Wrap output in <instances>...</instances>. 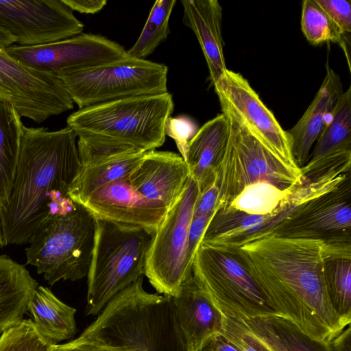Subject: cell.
<instances>
[{
  "label": "cell",
  "mask_w": 351,
  "mask_h": 351,
  "mask_svg": "<svg viewBox=\"0 0 351 351\" xmlns=\"http://www.w3.org/2000/svg\"><path fill=\"white\" fill-rule=\"evenodd\" d=\"M235 247L280 316L326 343L345 328L330 304L326 285L329 241L271 232Z\"/></svg>",
  "instance_id": "obj_1"
},
{
  "label": "cell",
  "mask_w": 351,
  "mask_h": 351,
  "mask_svg": "<svg viewBox=\"0 0 351 351\" xmlns=\"http://www.w3.org/2000/svg\"><path fill=\"white\" fill-rule=\"evenodd\" d=\"M77 136L69 127L50 131L23 127L11 193L0 207L5 246L29 243L49 215V195H68L80 163Z\"/></svg>",
  "instance_id": "obj_2"
},
{
  "label": "cell",
  "mask_w": 351,
  "mask_h": 351,
  "mask_svg": "<svg viewBox=\"0 0 351 351\" xmlns=\"http://www.w3.org/2000/svg\"><path fill=\"white\" fill-rule=\"evenodd\" d=\"M173 108L172 95L167 92L104 102L72 113L66 123L78 137L80 165L161 147Z\"/></svg>",
  "instance_id": "obj_3"
},
{
  "label": "cell",
  "mask_w": 351,
  "mask_h": 351,
  "mask_svg": "<svg viewBox=\"0 0 351 351\" xmlns=\"http://www.w3.org/2000/svg\"><path fill=\"white\" fill-rule=\"evenodd\" d=\"M80 337L125 351H186L171 297L145 291L143 276L112 298Z\"/></svg>",
  "instance_id": "obj_4"
},
{
  "label": "cell",
  "mask_w": 351,
  "mask_h": 351,
  "mask_svg": "<svg viewBox=\"0 0 351 351\" xmlns=\"http://www.w3.org/2000/svg\"><path fill=\"white\" fill-rule=\"evenodd\" d=\"M96 223L92 213L73 201L39 226L26 248V263L50 285L84 278L91 262Z\"/></svg>",
  "instance_id": "obj_5"
},
{
  "label": "cell",
  "mask_w": 351,
  "mask_h": 351,
  "mask_svg": "<svg viewBox=\"0 0 351 351\" xmlns=\"http://www.w3.org/2000/svg\"><path fill=\"white\" fill-rule=\"evenodd\" d=\"M154 233L97 219L85 314H99L117 293L142 277Z\"/></svg>",
  "instance_id": "obj_6"
},
{
  "label": "cell",
  "mask_w": 351,
  "mask_h": 351,
  "mask_svg": "<svg viewBox=\"0 0 351 351\" xmlns=\"http://www.w3.org/2000/svg\"><path fill=\"white\" fill-rule=\"evenodd\" d=\"M223 114L228 121L229 136L215 173L219 191L216 208L226 206L248 188L273 184L290 191L302 183L300 169L284 162L243 123Z\"/></svg>",
  "instance_id": "obj_7"
},
{
  "label": "cell",
  "mask_w": 351,
  "mask_h": 351,
  "mask_svg": "<svg viewBox=\"0 0 351 351\" xmlns=\"http://www.w3.org/2000/svg\"><path fill=\"white\" fill-rule=\"evenodd\" d=\"M192 273L226 316L239 320L280 316L248 272L235 247L202 241L194 255Z\"/></svg>",
  "instance_id": "obj_8"
},
{
  "label": "cell",
  "mask_w": 351,
  "mask_h": 351,
  "mask_svg": "<svg viewBox=\"0 0 351 351\" xmlns=\"http://www.w3.org/2000/svg\"><path fill=\"white\" fill-rule=\"evenodd\" d=\"M167 66L126 57L115 62L58 74L79 109L126 97L167 91Z\"/></svg>",
  "instance_id": "obj_9"
},
{
  "label": "cell",
  "mask_w": 351,
  "mask_h": 351,
  "mask_svg": "<svg viewBox=\"0 0 351 351\" xmlns=\"http://www.w3.org/2000/svg\"><path fill=\"white\" fill-rule=\"evenodd\" d=\"M199 193V185L190 175L180 196L153 234L144 274L159 294L174 296L192 273L188 236Z\"/></svg>",
  "instance_id": "obj_10"
},
{
  "label": "cell",
  "mask_w": 351,
  "mask_h": 351,
  "mask_svg": "<svg viewBox=\"0 0 351 351\" xmlns=\"http://www.w3.org/2000/svg\"><path fill=\"white\" fill-rule=\"evenodd\" d=\"M4 49H0V99L13 104L21 117L36 123L73 108L58 74L26 66Z\"/></svg>",
  "instance_id": "obj_11"
},
{
  "label": "cell",
  "mask_w": 351,
  "mask_h": 351,
  "mask_svg": "<svg viewBox=\"0 0 351 351\" xmlns=\"http://www.w3.org/2000/svg\"><path fill=\"white\" fill-rule=\"evenodd\" d=\"M4 51L26 66L57 74L102 65L127 56V51L120 44L101 35L83 33L41 45H12Z\"/></svg>",
  "instance_id": "obj_12"
},
{
  "label": "cell",
  "mask_w": 351,
  "mask_h": 351,
  "mask_svg": "<svg viewBox=\"0 0 351 351\" xmlns=\"http://www.w3.org/2000/svg\"><path fill=\"white\" fill-rule=\"evenodd\" d=\"M213 86L222 112L243 123L284 162L300 169L293 160L287 132L242 75L227 69Z\"/></svg>",
  "instance_id": "obj_13"
},
{
  "label": "cell",
  "mask_w": 351,
  "mask_h": 351,
  "mask_svg": "<svg viewBox=\"0 0 351 351\" xmlns=\"http://www.w3.org/2000/svg\"><path fill=\"white\" fill-rule=\"evenodd\" d=\"M0 27L18 45L36 46L80 34L83 23L63 0L0 1Z\"/></svg>",
  "instance_id": "obj_14"
},
{
  "label": "cell",
  "mask_w": 351,
  "mask_h": 351,
  "mask_svg": "<svg viewBox=\"0 0 351 351\" xmlns=\"http://www.w3.org/2000/svg\"><path fill=\"white\" fill-rule=\"evenodd\" d=\"M350 178L307 203L274 233L328 241H350Z\"/></svg>",
  "instance_id": "obj_15"
},
{
  "label": "cell",
  "mask_w": 351,
  "mask_h": 351,
  "mask_svg": "<svg viewBox=\"0 0 351 351\" xmlns=\"http://www.w3.org/2000/svg\"><path fill=\"white\" fill-rule=\"evenodd\" d=\"M126 176L102 186L80 204L96 219L138 227L154 233L169 208L138 193Z\"/></svg>",
  "instance_id": "obj_16"
},
{
  "label": "cell",
  "mask_w": 351,
  "mask_h": 351,
  "mask_svg": "<svg viewBox=\"0 0 351 351\" xmlns=\"http://www.w3.org/2000/svg\"><path fill=\"white\" fill-rule=\"evenodd\" d=\"M171 298L186 351H201L212 339L221 335L223 314L193 273Z\"/></svg>",
  "instance_id": "obj_17"
},
{
  "label": "cell",
  "mask_w": 351,
  "mask_h": 351,
  "mask_svg": "<svg viewBox=\"0 0 351 351\" xmlns=\"http://www.w3.org/2000/svg\"><path fill=\"white\" fill-rule=\"evenodd\" d=\"M190 177L184 158L171 152L149 151L126 176L143 196L169 208L182 193Z\"/></svg>",
  "instance_id": "obj_18"
},
{
  "label": "cell",
  "mask_w": 351,
  "mask_h": 351,
  "mask_svg": "<svg viewBox=\"0 0 351 351\" xmlns=\"http://www.w3.org/2000/svg\"><path fill=\"white\" fill-rule=\"evenodd\" d=\"M326 74L312 102L298 123L286 131L291 154L301 169L310 158V151L321 134L339 96L343 93L339 75L326 64Z\"/></svg>",
  "instance_id": "obj_19"
},
{
  "label": "cell",
  "mask_w": 351,
  "mask_h": 351,
  "mask_svg": "<svg viewBox=\"0 0 351 351\" xmlns=\"http://www.w3.org/2000/svg\"><path fill=\"white\" fill-rule=\"evenodd\" d=\"M183 23L195 34L214 86L227 69L221 34L222 8L217 0H182Z\"/></svg>",
  "instance_id": "obj_20"
},
{
  "label": "cell",
  "mask_w": 351,
  "mask_h": 351,
  "mask_svg": "<svg viewBox=\"0 0 351 351\" xmlns=\"http://www.w3.org/2000/svg\"><path fill=\"white\" fill-rule=\"evenodd\" d=\"M228 136V121L221 113L205 123L190 141L185 162L199 191L215 181Z\"/></svg>",
  "instance_id": "obj_21"
},
{
  "label": "cell",
  "mask_w": 351,
  "mask_h": 351,
  "mask_svg": "<svg viewBox=\"0 0 351 351\" xmlns=\"http://www.w3.org/2000/svg\"><path fill=\"white\" fill-rule=\"evenodd\" d=\"M37 287L23 265L0 255V335L23 319Z\"/></svg>",
  "instance_id": "obj_22"
},
{
  "label": "cell",
  "mask_w": 351,
  "mask_h": 351,
  "mask_svg": "<svg viewBox=\"0 0 351 351\" xmlns=\"http://www.w3.org/2000/svg\"><path fill=\"white\" fill-rule=\"evenodd\" d=\"M28 311L38 332L53 344L71 339L77 332L76 310L47 287L38 285L29 302Z\"/></svg>",
  "instance_id": "obj_23"
},
{
  "label": "cell",
  "mask_w": 351,
  "mask_h": 351,
  "mask_svg": "<svg viewBox=\"0 0 351 351\" xmlns=\"http://www.w3.org/2000/svg\"><path fill=\"white\" fill-rule=\"evenodd\" d=\"M242 321L269 351H331L329 343L311 337L285 317L274 315Z\"/></svg>",
  "instance_id": "obj_24"
},
{
  "label": "cell",
  "mask_w": 351,
  "mask_h": 351,
  "mask_svg": "<svg viewBox=\"0 0 351 351\" xmlns=\"http://www.w3.org/2000/svg\"><path fill=\"white\" fill-rule=\"evenodd\" d=\"M325 280L330 304L341 324H351V242L329 241Z\"/></svg>",
  "instance_id": "obj_25"
},
{
  "label": "cell",
  "mask_w": 351,
  "mask_h": 351,
  "mask_svg": "<svg viewBox=\"0 0 351 351\" xmlns=\"http://www.w3.org/2000/svg\"><path fill=\"white\" fill-rule=\"evenodd\" d=\"M145 153L114 155L80 166L69 189V197L73 202L81 204L102 186L126 176L139 164Z\"/></svg>",
  "instance_id": "obj_26"
},
{
  "label": "cell",
  "mask_w": 351,
  "mask_h": 351,
  "mask_svg": "<svg viewBox=\"0 0 351 351\" xmlns=\"http://www.w3.org/2000/svg\"><path fill=\"white\" fill-rule=\"evenodd\" d=\"M21 117L15 107L0 99V207L9 199L23 132Z\"/></svg>",
  "instance_id": "obj_27"
},
{
  "label": "cell",
  "mask_w": 351,
  "mask_h": 351,
  "mask_svg": "<svg viewBox=\"0 0 351 351\" xmlns=\"http://www.w3.org/2000/svg\"><path fill=\"white\" fill-rule=\"evenodd\" d=\"M351 150V87L343 92L330 112L317 139L309 160L301 169H307L336 153Z\"/></svg>",
  "instance_id": "obj_28"
},
{
  "label": "cell",
  "mask_w": 351,
  "mask_h": 351,
  "mask_svg": "<svg viewBox=\"0 0 351 351\" xmlns=\"http://www.w3.org/2000/svg\"><path fill=\"white\" fill-rule=\"evenodd\" d=\"M176 3V0H158L154 3L139 37L127 51L129 57L145 59L167 38L170 33L169 18Z\"/></svg>",
  "instance_id": "obj_29"
},
{
  "label": "cell",
  "mask_w": 351,
  "mask_h": 351,
  "mask_svg": "<svg viewBox=\"0 0 351 351\" xmlns=\"http://www.w3.org/2000/svg\"><path fill=\"white\" fill-rule=\"evenodd\" d=\"M301 29L313 45L324 42L337 43L347 53L346 35L330 19L315 0L302 2Z\"/></svg>",
  "instance_id": "obj_30"
},
{
  "label": "cell",
  "mask_w": 351,
  "mask_h": 351,
  "mask_svg": "<svg viewBox=\"0 0 351 351\" xmlns=\"http://www.w3.org/2000/svg\"><path fill=\"white\" fill-rule=\"evenodd\" d=\"M53 345L31 319H23L0 335V351H49Z\"/></svg>",
  "instance_id": "obj_31"
},
{
  "label": "cell",
  "mask_w": 351,
  "mask_h": 351,
  "mask_svg": "<svg viewBox=\"0 0 351 351\" xmlns=\"http://www.w3.org/2000/svg\"><path fill=\"white\" fill-rule=\"evenodd\" d=\"M197 130L194 123L186 117H169L165 126V134L173 138L185 161L190 141Z\"/></svg>",
  "instance_id": "obj_32"
},
{
  "label": "cell",
  "mask_w": 351,
  "mask_h": 351,
  "mask_svg": "<svg viewBox=\"0 0 351 351\" xmlns=\"http://www.w3.org/2000/svg\"><path fill=\"white\" fill-rule=\"evenodd\" d=\"M345 34L351 32V6L348 0H315Z\"/></svg>",
  "instance_id": "obj_33"
},
{
  "label": "cell",
  "mask_w": 351,
  "mask_h": 351,
  "mask_svg": "<svg viewBox=\"0 0 351 351\" xmlns=\"http://www.w3.org/2000/svg\"><path fill=\"white\" fill-rule=\"evenodd\" d=\"M219 194V188L215 179L212 184L199 191L193 215H213L217 205Z\"/></svg>",
  "instance_id": "obj_34"
},
{
  "label": "cell",
  "mask_w": 351,
  "mask_h": 351,
  "mask_svg": "<svg viewBox=\"0 0 351 351\" xmlns=\"http://www.w3.org/2000/svg\"><path fill=\"white\" fill-rule=\"evenodd\" d=\"M213 215H193L189 230L187 250L188 258L191 264L193 263L195 253L203 239L206 229Z\"/></svg>",
  "instance_id": "obj_35"
},
{
  "label": "cell",
  "mask_w": 351,
  "mask_h": 351,
  "mask_svg": "<svg viewBox=\"0 0 351 351\" xmlns=\"http://www.w3.org/2000/svg\"><path fill=\"white\" fill-rule=\"evenodd\" d=\"M49 351H125L110 348L81 337L63 344H53Z\"/></svg>",
  "instance_id": "obj_36"
},
{
  "label": "cell",
  "mask_w": 351,
  "mask_h": 351,
  "mask_svg": "<svg viewBox=\"0 0 351 351\" xmlns=\"http://www.w3.org/2000/svg\"><path fill=\"white\" fill-rule=\"evenodd\" d=\"M73 11L84 14L99 12L106 5V0H63Z\"/></svg>",
  "instance_id": "obj_37"
},
{
  "label": "cell",
  "mask_w": 351,
  "mask_h": 351,
  "mask_svg": "<svg viewBox=\"0 0 351 351\" xmlns=\"http://www.w3.org/2000/svg\"><path fill=\"white\" fill-rule=\"evenodd\" d=\"M331 351H351V326L348 325L329 342Z\"/></svg>",
  "instance_id": "obj_38"
},
{
  "label": "cell",
  "mask_w": 351,
  "mask_h": 351,
  "mask_svg": "<svg viewBox=\"0 0 351 351\" xmlns=\"http://www.w3.org/2000/svg\"><path fill=\"white\" fill-rule=\"evenodd\" d=\"M201 351H239L222 335L217 336L208 343Z\"/></svg>",
  "instance_id": "obj_39"
},
{
  "label": "cell",
  "mask_w": 351,
  "mask_h": 351,
  "mask_svg": "<svg viewBox=\"0 0 351 351\" xmlns=\"http://www.w3.org/2000/svg\"><path fill=\"white\" fill-rule=\"evenodd\" d=\"M15 38L8 32L0 27V49H4L12 45Z\"/></svg>",
  "instance_id": "obj_40"
},
{
  "label": "cell",
  "mask_w": 351,
  "mask_h": 351,
  "mask_svg": "<svg viewBox=\"0 0 351 351\" xmlns=\"http://www.w3.org/2000/svg\"><path fill=\"white\" fill-rule=\"evenodd\" d=\"M4 246H5V243H4L3 234L2 229L1 227V224H0V248H2Z\"/></svg>",
  "instance_id": "obj_41"
}]
</instances>
